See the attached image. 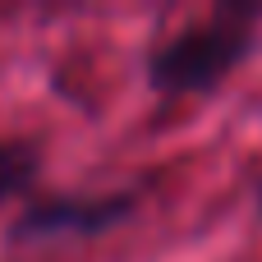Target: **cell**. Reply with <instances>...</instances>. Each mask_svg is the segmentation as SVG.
Returning a JSON list of instances; mask_svg holds the SVG:
<instances>
[{
	"mask_svg": "<svg viewBox=\"0 0 262 262\" xmlns=\"http://www.w3.org/2000/svg\"><path fill=\"white\" fill-rule=\"evenodd\" d=\"M262 37V5H216L203 18L152 41L143 55V78L161 101H189L216 92L235 78Z\"/></svg>",
	"mask_w": 262,
	"mask_h": 262,
	"instance_id": "cell-1",
	"label": "cell"
},
{
	"mask_svg": "<svg viewBox=\"0 0 262 262\" xmlns=\"http://www.w3.org/2000/svg\"><path fill=\"white\" fill-rule=\"evenodd\" d=\"M138 203L143 198L134 189H115V193H55V198H41V203L23 207L14 230H9V239L14 244L97 239V235H111V230L129 226Z\"/></svg>",
	"mask_w": 262,
	"mask_h": 262,
	"instance_id": "cell-2",
	"label": "cell"
},
{
	"mask_svg": "<svg viewBox=\"0 0 262 262\" xmlns=\"http://www.w3.org/2000/svg\"><path fill=\"white\" fill-rule=\"evenodd\" d=\"M41 175V147L28 138H5L0 143V203L28 193Z\"/></svg>",
	"mask_w": 262,
	"mask_h": 262,
	"instance_id": "cell-3",
	"label": "cell"
},
{
	"mask_svg": "<svg viewBox=\"0 0 262 262\" xmlns=\"http://www.w3.org/2000/svg\"><path fill=\"white\" fill-rule=\"evenodd\" d=\"M253 212H258V221H262V175H258V184H253Z\"/></svg>",
	"mask_w": 262,
	"mask_h": 262,
	"instance_id": "cell-4",
	"label": "cell"
}]
</instances>
